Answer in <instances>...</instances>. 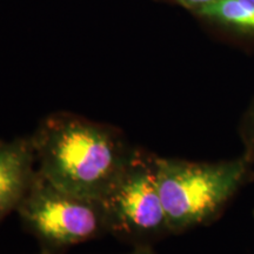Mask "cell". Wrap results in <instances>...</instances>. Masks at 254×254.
<instances>
[{
  "mask_svg": "<svg viewBox=\"0 0 254 254\" xmlns=\"http://www.w3.org/2000/svg\"><path fill=\"white\" fill-rule=\"evenodd\" d=\"M37 170L60 189L100 200L134 151L118 127L59 111L31 135Z\"/></svg>",
  "mask_w": 254,
  "mask_h": 254,
  "instance_id": "cell-1",
  "label": "cell"
},
{
  "mask_svg": "<svg viewBox=\"0 0 254 254\" xmlns=\"http://www.w3.org/2000/svg\"><path fill=\"white\" fill-rule=\"evenodd\" d=\"M159 190L171 233L211 224L252 179V164L241 155L219 161L157 159Z\"/></svg>",
  "mask_w": 254,
  "mask_h": 254,
  "instance_id": "cell-2",
  "label": "cell"
},
{
  "mask_svg": "<svg viewBox=\"0 0 254 254\" xmlns=\"http://www.w3.org/2000/svg\"><path fill=\"white\" fill-rule=\"evenodd\" d=\"M158 155L135 147L100 205L107 234L132 247L152 246L171 236L159 190Z\"/></svg>",
  "mask_w": 254,
  "mask_h": 254,
  "instance_id": "cell-3",
  "label": "cell"
},
{
  "mask_svg": "<svg viewBox=\"0 0 254 254\" xmlns=\"http://www.w3.org/2000/svg\"><path fill=\"white\" fill-rule=\"evenodd\" d=\"M15 212L23 227L37 239L40 254H64L107 234L99 200L60 189L38 170Z\"/></svg>",
  "mask_w": 254,
  "mask_h": 254,
  "instance_id": "cell-4",
  "label": "cell"
},
{
  "mask_svg": "<svg viewBox=\"0 0 254 254\" xmlns=\"http://www.w3.org/2000/svg\"><path fill=\"white\" fill-rule=\"evenodd\" d=\"M36 174L31 135L0 140V222L17 211Z\"/></svg>",
  "mask_w": 254,
  "mask_h": 254,
  "instance_id": "cell-5",
  "label": "cell"
},
{
  "mask_svg": "<svg viewBox=\"0 0 254 254\" xmlns=\"http://www.w3.org/2000/svg\"><path fill=\"white\" fill-rule=\"evenodd\" d=\"M192 15L222 37L254 41V0H218Z\"/></svg>",
  "mask_w": 254,
  "mask_h": 254,
  "instance_id": "cell-6",
  "label": "cell"
},
{
  "mask_svg": "<svg viewBox=\"0 0 254 254\" xmlns=\"http://www.w3.org/2000/svg\"><path fill=\"white\" fill-rule=\"evenodd\" d=\"M239 135L244 148L243 157L254 165V99L241 118Z\"/></svg>",
  "mask_w": 254,
  "mask_h": 254,
  "instance_id": "cell-7",
  "label": "cell"
},
{
  "mask_svg": "<svg viewBox=\"0 0 254 254\" xmlns=\"http://www.w3.org/2000/svg\"><path fill=\"white\" fill-rule=\"evenodd\" d=\"M161 1L179 6V7L186 9L187 12L192 14L199 9L206 7V6L218 1V0H161Z\"/></svg>",
  "mask_w": 254,
  "mask_h": 254,
  "instance_id": "cell-8",
  "label": "cell"
},
{
  "mask_svg": "<svg viewBox=\"0 0 254 254\" xmlns=\"http://www.w3.org/2000/svg\"><path fill=\"white\" fill-rule=\"evenodd\" d=\"M126 254H155L152 246H136L133 247L129 253Z\"/></svg>",
  "mask_w": 254,
  "mask_h": 254,
  "instance_id": "cell-9",
  "label": "cell"
},
{
  "mask_svg": "<svg viewBox=\"0 0 254 254\" xmlns=\"http://www.w3.org/2000/svg\"><path fill=\"white\" fill-rule=\"evenodd\" d=\"M253 215H254V212H253Z\"/></svg>",
  "mask_w": 254,
  "mask_h": 254,
  "instance_id": "cell-10",
  "label": "cell"
},
{
  "mask_svg": "<svg viewBox=\"0 0 254 254\" xmlns=\"http://www.w3.org/2000/svg\"><path fill=\"white\" fill-rule=\"evenodd\" d=\"M38 254H40V253H38Z\"/></svg>",
  "mask_w": 254,
  "mask_h": 254,
  "instance_id": "cell-11",
  "label": "cell"
}]
</instances>
